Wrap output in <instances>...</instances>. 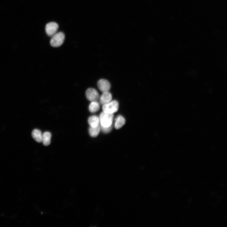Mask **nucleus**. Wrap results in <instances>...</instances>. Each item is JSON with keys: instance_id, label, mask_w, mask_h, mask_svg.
<instances>
[{"instance_id": "1", "label": "nucleus", "mask_w": 227, "mask_h": 227, "mask_svg": "<svg viewBox=\"0 0 227 227\" xmlns=\"http://www.w3.org/2000/svg\"><path fill=\"white\" fill-rule=\"evenodd\" d=\"M113 114L101 113L100 116V126L103 127H109L112 126L113 119Z\"/></svg>"}, {"instance_id": "2", "label": "nucleus", "mask_w": 227, "mask_h": 227, "mask_svg": "<svg viewBox=\"0 0 227 227\" xmlns=\"http://www.w3.org/2000/svg\"><path fill=\"white\" fill-rule=\"evenodd\" d=\"M118 107L119 105L118 101L113 100L103 105L102 109L104 112L113 114L118 111Z\"/></svg>"}, {"instance_id": "3", "label": "nucleus", "mask_w": 227, "mask_h": 227, "mask_svg": "<svg viewBox=\"0 0 227 227\" xmlns=\"http://www.w3.org/2000/svg\"><path fill=\"white\" fill-rule=\"evenodd\" d=\"M64 33L60 32L56 33L52 36L50 41V44L53 47H58L62 45L65 39Z\"/></svg>"}, {"instance_id": "4", "label": "nucleus", "mask_w": 227, "mask_h": 227, "mask_svg": "<svg viewBox=\"0 0 227 227\" xmlns=\"http://www.w3.org/2000/svg\"><path fill=\"white\" fill-rule=\"evenodd\" d=\"M85 94L87 99L91 102L97 101L100 98L99 93L96 89L93 88L88 89L86 91Z\"/></svg>"}, {"instance_id": "5", "label": "nucleus", "mask_w": 227, "mask_h": 227, "mask_svg": "<svg viewBox=\"0 0 227 227\" xmlns=\"http://www.w3.org/2000/svg\"><path fill=\"white\" fill-rule=\"evenodd\" d=\"M58 27V24L56 22L49 23L46 27V33L48 36H52L57 33Z\"/></svg>"}, {"instance_id": "6", "label": "nucleus", "mask_w": 227, "mask_h": 227, "mask_svg": "<svg viewBox=\"0 0 227 227\" xmlns=\"http://www.w3.org/2000/svg\"><path fill=\"white\" fill-rule=\"evenodd\" d=\"M97 86L103 93L109 91L111 87L109 82L106 79H101L98 81Z\"/></svg>"}, {"instance_id": "7", "label": "nucleus", "mask_w": 227, "mask_h": 227, "mask_svg": "<svg viewBox=\"0 0 227 227\" xmlns=\"http://www.w3.org/2000/svg\"><path fill=\"white\" fill-rule=\"evenodd\" d=\"M112 96L109 91L103 93L100 97V101L102 105H105L112 101Z\"/></svg>"}, {"instance_id": "8", "label": "nucleus", "mask_w": 227, "mask_h": 227, "mask_svg": "<svg viewBox=\"0 0 227 227\" xmlns=\"http://www.w3.org/2000/svg\"><path fill=\"white\" fill-rule=\"evenodd\" d=\"M88 124L90 127H96L100 125L99 118L96 115L90 116L88 119Z\"/></svg>"}, {"instance_id": "9", "label": "nucleus", "mask_w": 227, "mask_h": 227, "mask_svg": "<svg viewBox=\"0 0 227 227\" xmlns=\"http://www.w3.org/2000/svg\"><path fill=\"white\" fill-rule=\"evenodd\" d=\"M124 118L121 115H119L115 119V127L116 129H119L125 124Z\"/></svg>"}, {"instance_id": "10", "label": "nucleus", "mask_w": 227, "mask_h": 227, "mask_svg": "<svg viewBox=\"0 0 227 227\" xmlns=\"http://www.w3.org/2000/svg\"><path fill=\"white\" fill-rule=\"evenodd\" d=\"M51 134L49 132H46L42 134V142L46 146L49 145L51 143Z\"/></svg>"}, {"instance_id": "11", "label": "nucleus", "mask_w": 227, "mask_h": 227, "mask_svg": "<svg viewBox=\"0 0 227 227\" xmlns=\"http://www.w3.org/2000/svg\"><path fill=\"white\" fill-rule=\"evenodd\" d=\"M32 136L33 138L38 143L42 142V135L41 132L37 129H35L32 132Z\"/></svg>"}, {"instance_id": "12", "label": "nucleus", "mask_w": 227, "mask_h": 227, "mask_svg": "<svg viewBox=\"0 0 227 227\" xmlns=\"http://www.w3.org/2000/svg\"><path fill=\"white\" fill-rule=\"evenodd\" d=\"M100 125L96 127H90L89 129V133L91 136L95 137L99 135L100 130Z\"/></svg>"}, {"instance_id": "13", "label": "nucleus", "mask_w": 227, "mask_h": 227, "mask_svg": "<svg viewBox=\"0 0 227 227\" xmlns=\"http://www.w3.org/2000/svg\"><path fill=\"white\" fill-rule=\"evenodd\" d=\"M100 108V104L97 101L91 102L89 107V111L91 113L96 112Z\"/></svg>"}, {"instance_id": "14", "label": "nucleus", "mask_w": 227, "mask_h": 227, "mask_svg": "<svg viewBox=\"0 0 227 227\" xmlns=\"http://www.w3.org/2000/svg\"><path fill=\"white\" fill-rule=\"evenodd\" d=\"M100 129L104 133H109L112 130V125L109 127H103L100 126Z\"/></svg>"}]
</instances>
